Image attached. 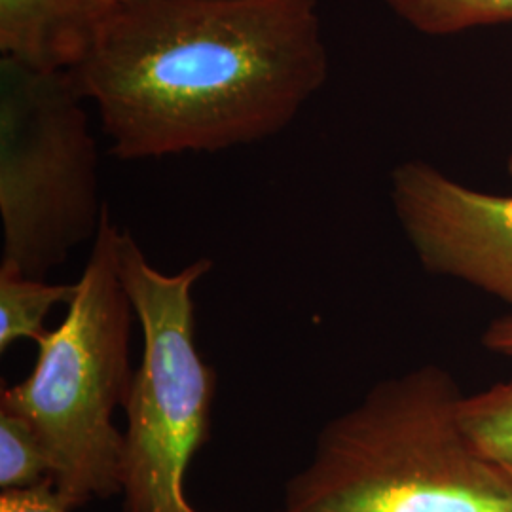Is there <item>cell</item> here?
<instances>
[{"label":"cell","instance_id":"2","mask_svg":"<svg viewBox=\"0 0 512 512\" xmlns=\"http://www.w3.org/2000/svg\"><path fill=\"white\" fill-rule=\"evenodd\" d=\"M454 376L420 366L374 385L319 431L285 512H512V484L461 421Z\"/></svg>","mask_w":512,"mask_h":512},{"label":"cell","instance_id":"4","mask_svg":"<svg viewBox=\"0 0 512 512\" xmlns=\"http://www.w3.org/2000/svg\"><path fill=\"white\" fill-rule=\"evenodd\" d=\"M213 262L198 258L175 274L150 264L129 232L118 236V270L143 357L124 404V512H202L184 492L186 473L211 435L217 374L196 344L194 289Z\"/></svg>","mask_w":512,"mask_h":512},{"label":"cell","instance_id":"11","mask_svg":"<svg viewBox=\"0 0 512 512\" xmlns=\"http://www.w3.org/2000/svg\"><path fill=\"white\" fill-rule=\"evenodd\" d=\"M52 480V459L33 423L0 406V488L29 490Z\"/></svg>","mask_w":512,"mask_h":512},{"label":"cell","instance_id":"15","mask_svg":"<svg viewBox=\"0 0 512 512\" xmlns=\"http://www.w3.org/2000/svg\"><path fill=\"white\" fill-rule=\"evenodd\" d=\"M110 6H116V4H120V2H126V0H107Z\"/></svg>","mask_w":512,"mask_h":512},{"label":"cell","instance_id":"1","mask_svg":"<svg viewBox=\"0 0 512 512\" xmlns=\"http://www.w3.org/2000/svg\"><path fill=\"white\" fill-rule=\"evenodd\" d=\"M74 80L122 162L222 152L289 128L329 78L317 0H126Z\"/></svg>","mask_w":512,"mask_h":512},{"label":"cell","instance_id":"6","mask_svg":"<svg viewBox=\"0 0 512 512\" xmlns=\"http://www.w3.org/2000/svg\"><path fill=\"white\" fill-rule=\"evenodd\" d=\"M391 203L427 272L469 283L512 308V196L480 192L408 160L391 171Z\"/></svg>","mask_w":512,"mask_h":512},{"label":"cell","instance_id":"10","mask_svg":"<svg viewBox=\"0 0 512 512\" xmlns=\"http://www.w3.org/2000/svg\"><path fill=\"white\" fill-rule=\"evenodd\" d=\"M461 421L476 448L512 484V380L465 395Z\"/></svg>","mask_w":512,"mask_h":512},{"label":"cell","instance_id":"3","mask_svg":"<svg viewBox=\"0 0 512 512\" xmlns=\"http://www.w3.org/2000/svg\"><path fill=\"white\" fill-rule=\"evenodd\" d=\"M120 232L105 205L65 319L38 342L31 374L0 395V406L37 429L55 490L71 511L122 494L124 435L112 416L133 382L129 342L137 317L118 270Z\"/></svg>","mask_w":512,"mask_h":512},{"label":"cell","instance_id":"9","mask_svg":"<svg viewBox=\"0 0 512 512\" xmlns=\"http://www.w3.org/2000/svg\"><path fill=\"white\" fill-rule=\"evenodd\" d=\"M418 33L450 37L476 27L512 23V0H384Z\"/></svg>","mask_w":512,"mask_h":512},{"label":"cell","instance_id":"8","mask_svg":"<svg viewBox=\"0 0 512 512\" xmlns=\"http://www.w3.org/2000/svg\"><path fill=\"white\" fill-rule=\"evenodd\" d=\"M76 283H46L44 277H31L0 266V351L19 340L38 344L46 336V317L55 306L71 304Z\"/></svg>","mask_w":512,"mask_h":512},{"label":"cell","instance_id":"5","mask_svg":"<svg viewBox=\"0 0 512 512\" xmlns=\"http://www.w3.org/2000/svg\"><path fill=\"white\" fill-rule=\"evenodd\" d=\"M86 103L73 73L2 61L0 266L46 277L97 236L107 203Z\"/></svg>","mask_w":512,"mask_h":512},{"label":"cell","instance_id":"12","mask_svg":"<svg viewBox=\"0 0 512 512\" xmlns=\"http://www.w3.org/2000/svg\"><path fill=\"white\" fill-rule=\"evenodd\" d=\"M0 512H71V509L57 494L54 482L46 480L37 488L2 492Z\"/></svg>","mask_w":512,"mask_h":512},{"label":"cell","instance_id":"13","mask_svg":"<svg viewBox=\"0 0 512 512\" xmlns=\"http://www.w3.org/2000/svg\"><path fill=\"white\" fill-rule=\"evenodd\" d=\"M482 344L503 357H512V315L494 321L482 336Z\"/></svg>","mask_w":512,"mask_h":512},{"label":"cell","instance_id":"16","mask_svg":"<svg viewBox=\"0 0 512 512\" xmlns=\"http://www.w3.org/2000/svg\"><path fill=\"white\" fill-rule=\"evenodd\" d=\"M281 512H285V511H281Z\"/></svg>","mask_w":512,"mask_h":512},{"label":"cell","instance_id":"14","mask_svg":"<svg viewBox=\"0 0 512 512\" xmlns=\"http://www.w3.org/2000/svg\"><path fill=\"white\" fill-rule=\"evenodd\" d=\"M507 169H509V173H511V177H512V152H511V156H509V160H507Z\"/></svg>","mask_w":512,"mask_h":512},{"label":"cell","instance_id":"7","mask_svg":"<svg viewBox=\"0 0 512 512\" xmlns=\"http://www.w3.org/2000/svg\"><path fill=\"white\" fill-rule=\"evenodd\" d=\"M110 8L107 0H0L2 61L33 73H73Z\"/></svg>","mask_w":512,"mask_h":512}]
</instances>
